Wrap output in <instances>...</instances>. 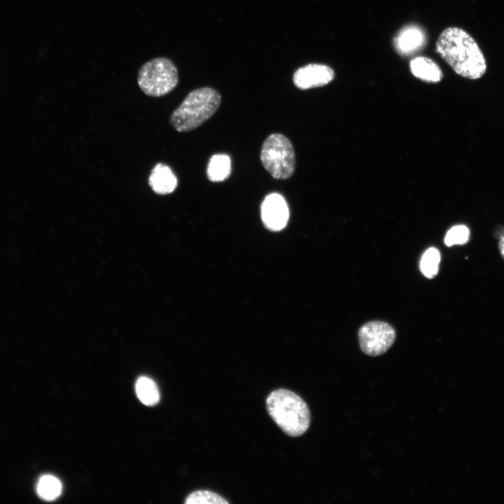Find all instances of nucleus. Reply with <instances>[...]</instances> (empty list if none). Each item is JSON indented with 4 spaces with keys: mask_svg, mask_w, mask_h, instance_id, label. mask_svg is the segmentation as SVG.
<instances>
[{
    "mask_svg": "<svg viewBox=\"0 0 504 504\" xmlns=\"http://www.w3.org/2000/svg\"><path fill=\"white\" fill-rule=\"evenodd\" d=\"M435 51L454 71L471 80L482 78L487 65L484 55L474 38L458 27H449L440 34Z\"/></svg>",
    "mask_w": 504,
    "mask_h": 504,
    "instance_id": "1",
    "label": "nucleus"
},
{
    "mask_svg": "<svg viewBox=\"0 0 504 504\" xmlns=\"http://www.w3.org/2000/svg\"><path fill=\"white\" fill-rule=\"evenodd\" d=\"M266 407L273 421L288 435L300 436L309 427L308 406L291 391L279 388L272 391L266 398Z\"/></svg>",
    "mask_w": 504,
    "mask_h": 504,
    "instance_id": "2",
    "label": "nucleus"
},
{
    "mask_svg": "<svg viewBox=\"0 0 504 504\" xmlns=\"http://www.w3.org/2000/svg\"><path fill=\"white\" fill-rule=\"evenodd\" d=\"M220 103V94L215 89L209 87L195 89L172 113L169 123L178 132L192 131L213 116Z\"/></svg>",
    "mask_w": 504,
    "mask_h": 504,
    "instance_id": "3",
    "label": "nucleus"
},
{
    "mask_svg": "<svg viewBox=\"0 0 504 504\" xmlns=\"http://www.w3.org/2000/svg\"><path fill=\"white\" fill-rule=\"evenodd\" d=\"M138 85L146 95L160 97L171 92L178 85L176 65L167 57H157L141 66L137 76Z\"/></svg>",
    "mask_w": 504,
    "mask_h": 504,
    "instance_id": "4",
    "label": "nucleus"
},
{
    "mask_svg": "<svg viewBox=\"0 0 504 504\" xmlns=\"http://www.w3.org/2000/svg\"><path fill=\"white\" fill-rule=\"evenodd\" d=\"M260 161L265 170L276 179H287L295 170V154L290 140L284 135L274 133L262 144Z\"/></svg>",
    "mask_w": 504,
    "mask_h": 504,
    "instance_id": "5",
    "label": "nucleus"
},
{
    "mask_svg": "<svg viewBox=\"0 0 504 504\" xmlns=\"http://www.w3.org/2000/svg\"><path fill=\"white\" fill-rule=\"evenodd\" d=\"M396 333L388 323L379 321H370L358 330L362 351L370 356H378L387 351L395 342Z\"/></svg>",
    "mask_w": 504,
    "mask_h": 504,
    "instance_id": "6",
    "label": "nucleus"
},
{
    "mask_svg": "<svg viewBox=\"0 0 504 504\" xmlns=\"http://www.w3.org/2000/svg\"><path fill=\"white\" fill-rule=\"evenodd\" d=\"M261 218L265 226L273 231L284 228L289 218L288 204L278 193L267 195L260 206Z\"/></svg>",
    "mask_w": 504,
    "mask_h": 504,
    "instance_id": "7",
    "label": "nucleus"
},
{
    "mask_svg": "<svg viewBox=\"0 0 504 504\" xmlns=\"http://www.w3.org/2000/svg\"><path fill=\"white\" fill-rule=\"evenodd\" d=\"M334 78L335 71L330 66L314 63L297 69L293 74V81L298 88L307 90L326 85Z\"/></svg>",
    "mask_w": 504,
    "mask_h": 504,
    "instance_id": "8",
    "label": "nucleus"
},
{
    "mask_svg": "<svg viewBox=\"0 0 504 504\" xmlns=\"http://www.w3.org/2000/svg\"><path fill=\"white\" fill-rule=\"evenodd\" d=\"M424 31L416 25H407L401 29L393 40L396 51L401 55L408 56L419 51L426 44Z\"/></svg>",
    "mask_w": 504,
    "mask_h": 504,
    "instance_id": "9",
    "label": "nucleus"
},
{
    "mask_svg": "<svg viewBox=\"0 0 504 504\" xmlns=\"http://www.w3.org/2000/svg\"><path fill=\"white\" fill-rule=\"evenodd\" d=\"M148 182L153 191L160 195L173 192L178 186L177 178L172 169L162 163L153 168Z\"/></svg>",
    "mask_w": 504,
    "mask_h": 504,
    "instance_id": "10",
    "label": "nucleus"
},
{
    "mask_svg": "<svg viewBox=\"0 0 504 504\" xmlns=\"http://www.w3.org/2000/svg\"><path fill=\"white\" fill-rule=\"evenodd\" d=\"M410 70L414 77L427 83H438L443 78L440 66L426 56L413 57L410 62Z\"/></svg>",
    "mask_w": 504,
    "mask_h": 504,
    "instance_id": "11",
    "label": "nucleus"
},
{
    "mask_svg": "<svg viewBox=\"0 0 504 504\" xmlns=\"http://www.w3.org/2000/svg\"><path fill=\"white\" fill-rule=\"evenodd\" d=\"M231 173V160L225 154H216L211 157L206 169L209 181L220 182L229 177Z\"/></svg>",
    "mask_w": 504,
    "mask_h": 504,
    "instance_id": "12",
    "label": "nucleus"
},
{
    "mask_svg": "<svg viewBox=\"0 0 504 504\" xmlns=\"http://www.w3.org/2000/svg\"><path fill=\"white\" fill-rule=\"evenodd\" d=\"M136 392L142 403L148 406L157 404L160 399L158 388L153 380L141 377L136 383Z\"/></svg>",
    "mask_w": 504,
    "mask_h": 504,
    "instance_id": "13",
    "label": "nucleus"
},
{
    "mask_svg": "<svg viewBox=\"0 0 504 504\" xmlns=\"http://www.w3.org/2000/svg\"><path fill=\"white\" fill-rule=\"evenodd\" d=\"M62 491L59 480L52 475L41 477L37 484V492L43 499L52 500L57 498Z\"/></svg>",
    "mask_w": 504,
    "mask_h": 504,
    "instance_id": "14",
    "label": "nucleus"
},
{
    "mask_svg": "<svg viewBox=\"0 0 504 504\" xmlns=\"http://www.w3.org/2000/svg\"><path fill=\"white\" fill-rule=\"evenodd\" d=\"M440 254L438 250L431 247L425 251L420 262V269L423 274L432 279L438 274Z\"/></svg>",
    "mask_w": 504,
    "mask_h": 504,
    "instance_id": "15",
    "label": "nucleus"
},
{
    "mask_svg": "<svg viewBox=\"0 0 504 504\" xmlns=\"http://www.w3.org/2000/svg\"><path fill=\"white\" fill-rule=\"evenodd\" d=\"M186 504H227L220 495L209 490H197L190 493L185 500Z\"/></svg>",
    "mask_w": 504,
    "mask_h": 504,
    "instance_id": "16",
    "label": "nucleus"
},
{
    "mask_svg": "<svg viewBox=\"0 0 504 504\" xmlns=\"http://www.w3.org/2000/svg\"><path fill=\"white\" fill-rule=\"evenodd\" d=\"M469 239V229L463 225H456L447 232L444 238V243L448 246L454 244H464L468 241Z\"/></svg>",
    "mask_w": 504,
    "mask_h": 504,
    "instance_id": "17",
    "label": "nucleus"
},
{
    "mask_svg": "<svg viewBox=\"0 0 504 504\" xmlns=\"http://www.w3.org/2000/svg\"><path fill=\"white\" fill-rule=\"evenodd\" d=\"M494 237L498 239V250L502 258L504 260V226H501L498 228V230H496Z\"/></svg>",
    "mask_w": 504,
    "mask_h": 504,
    "instance_id": "18",
    "label": "nucleus"
}]
</instances>
